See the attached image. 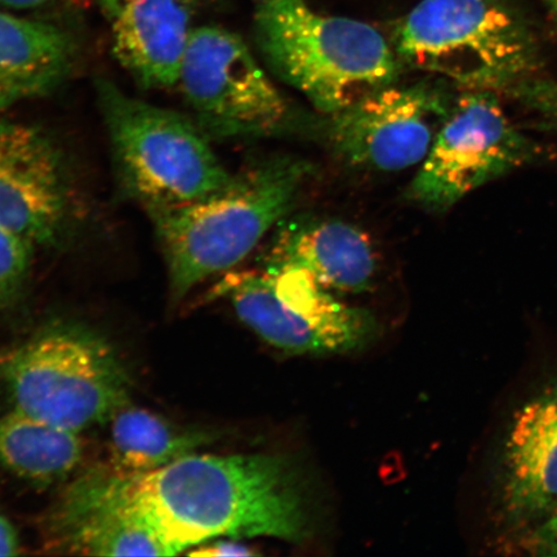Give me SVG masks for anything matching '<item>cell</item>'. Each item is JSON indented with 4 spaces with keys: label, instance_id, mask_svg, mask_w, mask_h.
I'll return each instance as SVG.
<instances>
[{
    "label": "cell",
    "instance_id": "1",
    "mask_svg": "<svg viewBox=\"0 0 557 557\" xmlns=\"http://www.w3.org/2000/svg\"><path fill=\"white\" fill-rule=\"evenodd\" d=\"M132 486L139 512L169 556L219 537H309L308 486L287 456L195 451L134 475Z\"/></svg>",
    "mask_w": 557,
    "mask_h": 557
},
{
    "label": "cell",
    "instance_id": "2",
    "mask_svg": "<svg viewBox=\"0 0 557 557\" xmlns=\"http://www.w3.org/2000/svg\"><path fill=\"white\" fill-rule=\"evenodd\" d=\"M310 171L304 160L269 159L209 197L148 211L169 268L173 301L246 259L290 211Z\"/></svg>",
    "mask_w": 557,
    "mask_h": 557
},
{
    "label": "cell",
    "instance_id": "3",
    "mask_svg": "<svg viewBox=\"0 0 557 557\" xmlns=\"http://www.w3.org/2000/svg\"><path fill=\"white\" fill-rule=\"evenodd\" d=\"M255 21L271 69L322 113L337 114L398 76L385 38L360 21L320 15L305 0H256Z\"/></svg>",
    "mask_w": 557,
    "mask_h": 557
},
{
    "label": "cell",
    "instance_id": "4",
    "mask_svg": "<svg viewBox=\"0 0 557 557\" xmlns=\"http://www.w3.org/2000/svg\"><path fill=\"white\" fill-rule=\"evenodd\" d=\"M404 64L466 90L512 92L534 79L537 40L506 0H422L396 37Z\"/></svg>",
    "mask_w": 557,
    "mask_h": 557
},
{
    "label": "cell",
    "instance_id": "5",
    "mask_svg": "<svg viewBox=\"0 0 557 557\" xmlns=\"http://www.w3.org/2000/svg\"><path fill=\"white\" fill-rule=\"evenodd\" d=\"M96 87L124 189L146 211L190 203L233 183L197 122L113 82Z\"/></svg>",
    "mask_w": 557,
    "mask_h": 557
},
{
    "label": "cell",
    "instance_id": "6",
    "mask_svg": "<svg viewBox=\"0 0 557 557\" xmlns=\"http://www.w3.org/2000/svg\"><path fill=\"white\" fill-rule=\"evenodd\" d=\"M13 409L81 434L129 403L131 381L113 348L95 333L59 324L5 359Z\"/></svg>",
    "mask_w": 557,
    "mask_h": 557
},
{
    "label": "cell",
    "instance_id": "7",
    "mask_svg": "<svg viewBox=\"0 0 557 557\" xmlns=\"http://www.w3.org/2000/svg\"><path fill=\"white\" fill-rule=\"evenodd\" d=\"M212 296L228 299L248 329L289 354L355 351L379 332L371 313L337 301L301 269L227 271Z\"/></svg>",
    "mask_w": 557,
    "mask_h": 557
},
{
    "label": "cell",
    "instance_id": "8",
    "mask_svg": "<svg viewBox=\"0 0 557 557\" xmlns=\"http://www.w3.org/2000/svg\"><path fill=\"white\" fill-rule=\"evenodd\" d=\"M540 154L537 144L508 120L496 92L466 90L451 104L409 187V198L433 211H447Z\"/></svg>",
    "mask_w": 557,
    "mask_h": 557
},
{
    "label": "cell",
    "instance_id": "9",
    "mask_svg": "<svg viewBox=\"0 0 557 557\" xmlns=\"http://www.w3.org/2000/svg\"><path fill=\"white\" fill-rule=\"evenodd\" d=\"M176 86L207 135H270L289 117L288 102L246 44L219 26L193 30Z\"/></svg>",
    "mask_w": 557,
    "mask_h": 557
},
{
    "label": "cell",
    "instance_id": "10",
    "mask_svg": "<svg viewBox=\"0 0 557 557\" xmlns=\"http://www.w3.org/2000/svg\"><path fill=\"white\" fill-rule=\"evenodd\" d=\"M450 108L447 94L431 83L382 87L332 115L331 143L354 165L408 170L426 159Z\"/></svg>",
    "mask_w": 557,
    "mask_h": 557
},
{
    "label": "cell",
    "instance_id": "11",
    "mask_svg": "<svg viewBox=\"0 0 557 557\" xmlns=\"http://www.w3.org/2000/svg\"><path fill=\"white\" fill-rule=\"evenodd\" d=\"M132 478L110 466L74 480L48 517L52 547L92 556H169L138 510Z\"/></svg>",
    "mask_w": 557,
    "mask_h": 557
},
{
    "label": "cell",
    "instance_id": "12",
    "mask_svg": "<svg viewBox=\"0 0 557 557\" xmlns=\"http://www.w3.org/2000/svg\"><path fill=\"white\" fill-rule=\"evenodd\" d=\"M72 194L64 159L32 125L0 117V224L35 247L66 232Z\"/></svg>",
    "mask_w": 557,
    "mask_h": 557
},
{
    "label": "cell",
    "instance_id": "13",
    "mask_svg": "<svg viewBox=\"0 0 557 557\" xmlns=\"http://www.w3.org/2000/svg\"><path fill=\"white\" fill-rule=\"evenodd\" d=\"M113 52L148 89L176 87L197 0H101Z\"/></svg>",
    "mask_w": 557,
    "mask_h": 557
},
{
    "label": "cell",
    "instance_id": "14",
    "mask_svg": "<svg viewBox=\"0 0 557 557\" xmlns=\"http://www.w3.org/2000/svg\"><path fill=\"white\" fill-rule=\"evenodd\" d=\"M503 498L513 521L532 524L557 508V382L513 417L504 450Z\"/></svg>",
    "mask_w": 557,
    "mask_h": 557
},
{
    "label": "cell",
    "instance_id": "15",
    "mask_svg": "<svg viewBox=\"0 0 557 557\" xmlns=\"http://www.w3.org/2000/svg\"><path fill=\"white\" fill-rule=\"evenodd\" d=\"M301 269L326 289L361 294L371 288L377 259L372 242L344 221L284 222L271 243L267 269Z\"/></svg>",
    "mask_w": 557,
    "mask_h": 557
},
{
    "label": "cell",
    "instance_id": "16",
    "mask_svg": "<svg viewBox=\"0 0 557 557\" xmlns=\"http://www.w3.org/2000/svg\"><path fill=\"white\" fill-rule=\"evenodd\" d=\"M64 30L0 12V113L60 86L73 65Z\"/></svg>",
    "mask_w": 557,
    "mask_h": 557
},
{
    "label": "cell",
    "instance_id": "17",
    "mask_svg": "<svg viewBox=\"0 0 557 557\" xmlns=\"http://www.w3.org/2000/svg\"><path fill=\"white\" fill-rule=\"evenodd\" d=\"M79 435L12 409L0 417V469L33 484L62 482L82 462Z\"/></svg>",
    "mask_w": 557,
    "mask_h": 557
},
{
    "label": "cell",
    "instance_id": "18",
    "mask_svg": "<svg viewBox=\"0 0 557 557\" xmlns=\"http://www.w3.org/2000/svg\"><path fill=\"white\" fill-rule=\"evenodd\" d=\"M108 423L111 466L128 475H146L163 469L209 442L205 431L181 429L129 403Z\"/></svg>",
    "mask_w": 557,
    "mask_h": 557
},
{
    "label": "cell",
    "instance_id": "19",
    "mask_svg": "<svg viewBox=\"0 0 557 557\" xmlns=\"http://www.w3.org/2000/svg\"><path fill=\"white\" fill-rule=\"evenodd\" d=\"M34 244L0 224V309L15 302L29 276Z\"/></svg>",
    "mask_w": 557,
    "mask_h": 557
},
{
    "label": "cell",
    "instance_id": "20",
    "mask_svg": "<svg viewBox=\"0 0 557 557\" xmlns=\"http://www.w3.org/2000/svg\"><path fill=\"white\" fill-rule=\"evenodd\" d=\"M522 102L557 120V83L532 79L512 90Z\"/></svg>",
    "mask_w": 557,
    "mask_h": 557
},
{
    "label": "cell",
    "instance_id": "21",
    "mask_svg": "<svg viewBox=\"0 0 557 557\" xmlns=\"http://www.w3.org/2000/svg\"><path fill=\"white\" fill-rule=\"evenodd\" d=\"M539 527V531L535 533L539 553L542 555H557V508Z\"/></svg>",
    "mask_w": 557,
    "mask_h": 557
},
{
    "label": "cell",
    "instance_id": "22",
    "mask_svg": "<svg viewBox=\"0 0 557 557\" xmlns=\"http://www.w3.org/2000/svg\"><path fill=\"white\" fill-rule=\"evenodd\" d=\"M190 555L197 556H252L256 553L250 552L247 546L239 545V543L234 542H218L211 546H203L199 549H195V552L190 553Z\"/></svg>",
    "mask_w": 557,
    "mask_h": 557
},
{
    "label": "cell",
    "instance_id": "23",
    "mask_svg": "<svg viewBox=\"0 0 557 557\" xmlns=\"http://www.w3.org/2000/svg\"><path fill=\"white\" fill-rule=\"evenodd\" d=\"M18 554V539L15 528L0 513V556Z\"/></svg>",
    "mask_w": 557,
    "mask_h": 557
},
{
    "label": "cell",
    "instance_id": "24",
    "mask_svg": "<svg viewBox=\"0 0 557 557\" xmlns=\"http://www.w3.org/2000/svg\"><path fill=\"white\" fill-rule=\"evenodd\" d=\"M53 2H55V0H0V5L15 10H30L39 9V7H45Z\"/></svg>",
    "mask_w": 557,
    "mask_h": 557
},
{
    "label": "cell",
    "instance_id": "25",
    "mask_svg": "<svg viewBox=\"0 0 557 557\" xmlns=\"http://www.w3.org/2000/svg\"><path fill=\"white\" fill-rule=\"evenodd\" d=\"M557 24V0H545Z\"/></svg>",
    "mask_w": 557,
    "mask_h": 557
}]
</instances>
